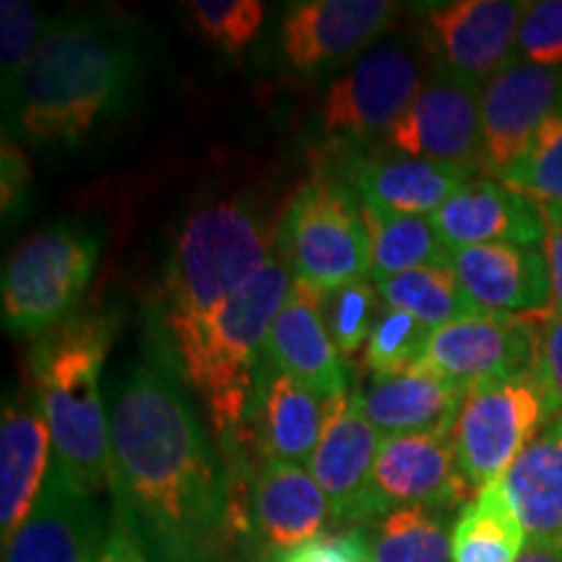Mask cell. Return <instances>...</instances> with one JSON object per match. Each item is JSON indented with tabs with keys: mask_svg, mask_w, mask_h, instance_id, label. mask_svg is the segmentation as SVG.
I'll list each match as a JSON object with an SVG mask.
<instances>
[{
	"mask_svg": "<svg viewBox=\"0 0 562 562\" xmlns=\"http://www.w3.org/2000/svg\"><path fill=\"white\" fill-rule=\"evenodd\" d=\"M544 216V261L550 271L552 311L562 315V203H539Z\"/></svg>",
	"mask_w": 562,
	"mask_h": 562,
	"instance_id": "obj_41",
	"label": "cell"
},
{
	"mask_svg": "<svg viewBox=\"0 0 562 562\" xmlns=\"http://www.w3.org/2000/svg\"><path fill=\"white\" fill-rule=\"evenodd\" d=\"M161 336L110 393L115 505L170 562L227 531L229 484Z\"/></svg>",
	"mask_w": 562,
	"mask_h": 562,
	"instance_id": "obj_1",
	"label": "cell"
},
{
	"mask_svg": "<svg viewBox=\"0 0 562 562\" xmlns=\"http://www.w3.org/2000/svg\"><path fill=\"white\" fill-rule=\"evenodd\" d=\"M560 406L537 364L521 375L476 385L467 393L453 427L459 469L474 497L508 472Z\"/></svg>",
	"mask_w": 562,
	"mask_h": 562,
	"instance_id": "obj_8",
	"label": "cell"
},
{
	"mask_svg": "<svg viewBox=\"0 0 562 562\" xmlns=\"http://www.w3.org/2000/svg\"><path fill=\"white\" fill-rule=\"evenodd\" d=\"M341 182L364 206L385 214H435L463 186L472 182V167L414 159L396 151H339Z\"/></svg>",
	"mask_w": 562,
	"mask_h": 562,
	"instance_id": "obj_17",
	"label": "cell"
},
{
	"mask_svg": "<svg viewBox=\"0 0 562 562\" xmlns=\"http://www.w3.org/2000/svg\"><path fill=\"white\" fill-rule=\"evenodd\" d=\"M402 3L391 0H297L279 24V58L300 79H318L362 58Z\"/></svg>",
	"mask_w": 562,
	"mask_h": 562,
	"instance_id": "obj_10",
	"label": "cell"
},
{
	"mask_svg": "<svg viewBox=\"0 0 562 562\" xmlns=\"http://www.w3.org/2000/svg\"><path fill=\"white\" fill-rule=\"evenodd\" d=\"M467 389L438 372L417 368L404 375L375 378L362 393L364 414L383 438L422 432H453Z\"/></svg>",
	"mask_w": 562,
	"mask_h": 562,
	"instance_id": "obj_25",
	"label": "cell"
},
{
	"mask_svg": "<svg viewBox=\"0 0 562 562\" xmlns=\"http://www.w3.org/2000/svg\"><path fill=\"white\" fill-rule=\"evenodd\" d=\"M368 562H448L451 560V510L409 505L360 526Z\"/></svg>",
	"mask_w": 562,
	"mask_h": 562,
	"instance_id": "obj_28",
	"label": "cell"
},
{
	"mask_svg": "<svg viewBox=\"0 0 562 562\" xmlns=\"http://www.w3.org/2000/svg\"><path fill=\"white\" fill-rule=\"evenodd\" d=\"M497 180L537 203H562V102L539 125L524 157Z\"/></svg>",
	"mask_w": 562,
	"mask_h": 562,
	"instance_id": "obj_31",
	"label": "cell"
},
{
	"mask_svg": "<svg viewBox=\"0 0 562 562\" xmlns=\"http://www.w3.org/2000/svg\"><path fill=\"white\" fill-rule=\"evenodd\" d=\"M425 55L406 42L370 47L328 83L318 108L323 144L336 151L368 149L409 110L427 81Z\"/></svg>",
	"mask_w": 562,
	"mask_h": 562,
	"instance_id": "obj_9",
	"label": "cell"
},
{
	"mask_svg": "<svg viewBox=\"0 0 562 562\" xmlns=\"http://www.w3.org/2000/svg\"><path fill=\"white\" fill-rule=\"evenodd\" d=\"M482 83L432 68L409 110L383 136L389 151L446 165H482Z\"/></svg>",
	"mask_w": 562,
	"mask_h": 562,
	"instance_id": "obj_12",
	"label": "cell"
},
{
	"mask_svg": "<svg viewBox=\"0 0 562 562\" xmlns=\"http://www.w3.org/2000/svg\"><path fill=\"white\" fill-rule=\"evenodd\" d=\"M526 3L448 0L422 5V42L435 68L487 83L516 58Z\"/></svg>",
	"mask_w": 562,
	"mask_h": 562,
	"instance_id": "obj_11",
	"label": "cell"
},
{
	"mask_svg": "<svg viewBox=\"0 0 562 562\" xmlns=\"http://www.w3.org/2000/svg\"><path fill=\"white\" fill-rule=\"evenodd\" d=\"M381 294L370 279H357L344 284L341 290L326 294L323 315H326L328 334L341 357H351L368 344L372 326H375V307Z\"/></svg>",
	"mask_w": 562,
	"mask_h": 562,
	"instance_id": "obj_34",
	"label": "cell"
},
{
	"mask_svg": "<svg viewBox=\"0 0 562 562\" xmlns=\"http://www.w3.org/2000/svg\"><path fill=\"white\" fill-rule=\"evenodd\" d=\"M256 533L273 554L315 542L336 524L326 492L302 463L263 461L250 492Z\"/></svg>",
	"mask_w": 562,
	"mask_h": 562,
	"instance_id": "obj_22",
	"label": "cell"
},
{
	"mask_svg": "<svg viewBox=\"0 0 562 562\" xmlns=\"http://www.w3.org/2000/svg\"><path fill=\"white\" fill-rule=\"evenodd\" d=\"M537 339V370L562 412V315L552 307L526 313Z\"/></svg>",
	"mask_w": 562,
	"mask_h": 562,
	"instance_id": "obj_37",
	"label": "cell"
},
{
	"mask_svg": "<svg viewBox=\"0 0 562 562\" xmlns=\"http://www.w3.org/2000/svg\"><path fill=\"white\" fill-rule=\"evenodd\" d=\"M277 252L294 279L323 294L370 279V240L357 195L331 178L305 182L281 216Z\"/></svg>",
	"mask_w": 562,
	"mask_h": 562,
	"instance_id": "obj_7",
	"label": "cell"
},
{
	"mask_svg": "<svg viewBox=\"0 0 562 562\" xmlns=\"http://www.w3.org/2000/svg\"><path fill=\"white\" fill-rule=\"evenodd\" d=\"M381 446L383 435L364 414L360 391L328 398L326 425L307 469L326 492L336 524L360 529L372 521V474Z\"/></svg>",
	"mask_w": 562,
	"mask_h": 562,
	"instance_id": "obj_13",
	"label": "cell"
},
{
	"mask_svg": "<svg viewBox=\"0 0 562 562\" xmlns=\"http://www.w3.org/2000/svg\"><path fill=\"white\" fill-rule=\"evenodd\" d=\"M45 21L26 0H3L0 3V74H3V100H9L16 81L37 50Z\"/></svg>",
	"mask_w": 562,
	"mask_h": 562,
	"instance_id": "obj_35",
	"label": "cell"
},
{
	"mask_svg": "<svg viewBox=\"0 0 562 562\" xmlns=\"http://www.w3.org/2000/svg\"><path fill=\"white\" fill-rule=\"evenodd\" d=\"M323 302H326V294L294 279L290 297L273 318L263 362L305 383L318 396L336 398L349 391L347 370L328 334Z\"/></svg>",
	"mask_w": 562,
	"mask_h": 562,
	"instance_id": "obj_20",
	"label": "cell"
},
{
	"mask_svg": "<svg viewBox=\"0 0 562 562\" xmlns=\"http://www.w3.org/2000/svg\"><path fill=\"white\" fill-rule=\"evenodd\" d=\"M170 562H250V558L240 550V544L235 542L232 533L222 531L216 533V537L206 539V542L180 552L178 558Z\"/></svg>",
	"mask_w": 562,
	"mask_h": 562,
	"instance_id": "obj_42",
	"label": "cell"
},
{
	"mask_svg": "<svg viewBox=\"0 0 562 562\" xmlns=\"http://www.w3.org/2000/svg\"><path fill=\"white\" fill-rule=\"evenodd\" d=\"M526 550V531L510 508L503 480L487 484L463 505L453 524V562H518Z\"/></svg>",
	"mask_w": 562,
	"mask_h": 562,
	"instance_id": "obj_29",
	"label": "cell"
},
{
	"mask_svg": "<svg viewBox=\"0 0 562 562\" xmlns=\"http://www.w3.org/2000/svg\"><path fill=\"white\" fill-rule=\"evenodd\" d=\"M30 161L19 149V140L3 133V216L19 214V209L26 203V191H30Z\"/></svg>",
	"mask_w": 562,
	"mask_h": 562,
	"instance_id": "obj_40",
	"label": "cell"
},
{
	"mask_svg": "<svg viewBox=\"0 0 562 562\" xmlns=\"http://www.w3.org/2000/svg\"><path fill=\"white\" fill-rule=\"evenodd\" d=\"M53 467V435L34 383L3 398L0 417V533L3 547L30 518Z\"/></svg>",
	"mask_w": 562,
	"mask_h": 562,
	"instance_id": "obj_19",
	"label": "cell"
},
{
	"mask_svg": "<svg viewBox=\"0 0 562 562\" xmlns=\"http://www.w3.org/2000/svg\"><path fill=\"white\" fill-rule=\"evenodd\" d=\"M277 252V235L245 199L211 201L180 224L161 273L159 334L193 326L224 305Z\"/></svg>",
	"mask_w": 562,
	"mask_h": 562,
	"instance_id": "obj_5",
	"label": "cell"
},
{
	"mask_svg": "<svg viewBox=\"0 0 562 562\" xmlns=\"http://www.w3.org/2000/svg\"><path fill=\"white\" fill-rule=\"evenodd\" d=\"M108 526L94 497L81 495L53 461L30 518L3 547V562H97Z\"/></svg>",
	"mask_w": 562,
	"mask_h": 562,
	"instance_id": "obj_18",
	"label": "cell"
},
{
	"mask_svg": "<svg viewBox=\"0 0 562 562\" xmlns=\"http://www.w3.org/2000/svg\"><path fill=\"white\" fill-rule=\"evenodd\" d=\"M537 364V339L526 315L482 313L435 328L422 368L461 389L505 381Z\"/></svg>",
	"mask_w": 562,
	"mask_h": 562,
	"instance_id": "obj_14",
	"label": "cell"
},
{
	"mask_svg": "<svg viewBox=\"0 0 562 562\" xmlns=\"http://www.w3.org/2000/svg\"><path fill=\"white\" fill-rule=\"evenodd\" d=\"M97 562H151V552L146 547L136 526L125 516L123 508H112L108 539H104L102 554Z\"/></svg>",
	"mask_w": 562,
	"mask_h": 562,
	"instance_id": "obj_39",
	"label": "cell"
},
{
	"mask_svg": "<svg viewBox=\"0 0 562 562\" xmlns=\"http://www.w3.org/2000/svg\"><path fill=\"white\" fill-rule=\"evenodd\" d=\"M474 492L456 459L453 432H422L383 438L372 474V521L409 505L453 510L469 505Z\"/></svg>",
	"mask_w": 562,
	"mask_h": 562,
	"instance_id": "obj_15",
	"label": "cell"
},
{
	"mask_svg": "<svg viewBox=\"0 0 562 562\" xmlns=\"http://www.w3.org/2000/svg\"><path fill=\"white\" fill-rule=\"evenodd\" d=\"M432 328L404 311H385L372 326L364 364L375 378L404 375L425 364Z\"/></svg>",
	"mask_w": 562,
	"mask_h": 562,
	"instance_id": "obj_32",
	"label": "cell"
},
{
	"mask_svg": "<svg viewBox=\"0 0 562 562\" xmlns=\"http://www.w3.org/2000/svg\"><path fill=\"white\" fill-rule=\"evenodd\" d=\"M273 562H368V544L360 529L336 537H321L315 542L281 552Z\"/></svg>",
	"mask_w": 562,
	"mask_h": 562,
	"instance_id": "obj_38",
	"label": "cell"
},
{
	"mask_svg": "<svg viewBox=\"0 0 562 562\" xmlns=\"http://www.w3.org/2000/svg\"><path fill=\"white\" fill-rule=\"evenodd\" d=\"M115 334V313H79L30 347L32 383L53 435V461L89 497L112 487L110 419L100 378Z\"/></svg>",
	"mask_w": 562,
	"mask_h": 562,
	"instance_id": "obj_3",
	"label": "cell"
},
{
	"mask_svg": "<svg viewBox=\"0 0 562 562\" xmlns=\"http://www.w3.org/2000/svg\"><path fill=\"white\" fill-rule=\"evenodd\" d=\"M102 240L89 224L58 222L34 232L5 258L0 284L3 328L37 336L74 315L97 269Z\"/></svg>",
	"mask_w": 562,
	"mask_h": 562,
	"instance_id": "obj_6",
	"label": "cell"
},
{
	"mask_svg": "<svg viewBox=\"0 0 562 562\" xmlns=\"http://www.w3.org/2000/svg\"><path fill=\"white\" fill-rule=\"evenodd\" d=\"M501 480L526 542L562 547V414L533 438Z\"/></svg>",
	"mask_w": 562,
	"mask_h": 562,
	"instance_id": "obj_26",
	"label": "cell"
},
{
	"mask_svg": "<svg viewBox=\"0 0 562 562\" xmlns=\"http://www.w3.org/2000/svg\"><path fill=\"white\" fill-rule=\"evenodd\" d=\"M328 398L261 362L252 391L248 422L258 435L263 461H286L307 467L326 425Z\"/></svg>",
	"mask_w": 562,
	"mask_h": 562,
	"instance_id": "obj_24",
	"label": "cell"
},
{
	"mask_svg": "<svg viewBox=\"0 0 562 562\" xmlns=\"http://www.w3.org/2000/svg\"><path fill=\"white\" fill-rule=\"evenodd\" d=\"M144 76L138 32L110 13L45 19L37 50L3 100L11 138L34 149H79L131 110Z\"/></svg>",
	"mask_w": 562,
	"mask_h": 562,
	"instance_id": "obj_2",
	"label": "cell"
},
{
	"mask_svg": "<svg viewBox=\"0 0 562 562\" xmlns=\"http://www.w3.org/2000/svg\"><path fill=\"white\" fill-rule=\"evenodd\" d=\"M294 277L279 252L206 318L175 334H159L182 383L206 404L220 435L237 432L248 422L263 349Z\"/></svg>",
	"mask_w": 562,
	"mask_h": 562,
	"instance_id": "obj_4",
	"label": "cell"
},
{
	"mask_svg": "<svg viewBox=\"0 0 562 562\" xmlns=\"http://www.w3.org/2000/svg\"><path fill=\"white\" fill-rule=\"evenodd\" d=\"M518 562H562V547L526 542V550L521 552Z\"/></svg>",
	"mask_w": 562,
	"mask_h": 562,
	"instance_id": "obj_43",
	"label": "cell"
},
{
	"mask_svg": "<svg viewBox=\"0 0 562 562\" xmlns=\"http://www.w3.org/2000/svg\"><path fill=\"white\" fill-rule=\"evenodd\" d=\"M516 58L544 68H562V0L526 3Z\"/></svg>",
	"mask_w": 562,
	"mask_h": 562,
	"instance_id": "obj_36",
	"label": "cell"
},
{
	"mask_svg": "<svg viewBox=\"0 0 562 562\" xmlns=\"http://www.w3.org/2000/svg\"><path fill=\"white\" fill-rule=\"evenodd\" d=\"M372 284L389 311L409 313L432 331L487 313L469 297L451 266H425Z\"/></svg>",
	"mask_w": 562,
	"mask_h": 562,
	"instance_id": "obj_30",
	"label": "cell"
},
{
	"mask_svg": "<svg viewBox=\"0 0 562 562\" xmlns=\"http://www.w3.org/2000/svg\"><path fill=\"white\" fill-rule=\"evenodd\" d=\"M451 269L469 297L487 313L526 315L552 305L542 248L503 243L451 248Z\"/></svg>",
	"mask_w": 562,
	"mask_h": 562,
	"instance_id": "obj_23",
	"label": "cell"
},
{
	"mask_svg": "<svg viewBox=\"0 0 562 562\" xmlns=\"http://www.w3.org/2000/svg\"><path fill=\"white\" fill-rule=\"evenodd\" d=\"M195 32L224 55H243L261 32L266 5L258 0H195L188 3Z\"/></svg>",
	"mask_w": 562,
	"mask_h": 562,
	"instance_id": "obj_33",
	"label": "cell"
},
{
	"mask_svg": "<svg viewBox=\"0 0 562 562\" xmlns=\"http://www.w3.org/2000/svg\"><path fill=\"white\" fill-rule=\"evenodd\" d=\"M562 102V68L513 58L482 89V172L501 178L510 170L544 117Z\"/></svg>",
	"mask_w": 562,
	"mask_h": 562,
	"instance_id": "obj_16",
	"label": "cell"
},
{
	"mask_svg": "<svg viewBox=\"0 0 562 562\" xmlns=\"http://www.w3.org/2000/svg\"><path fill=\"white\" fill-rule=\"evenodd\" d=\"M370 240V281H383L425 266H451V245L435 229L432 216L385 214L360 203Z\"/></svg>",
	"mask_w": 562,
	"mask_h": 562,
	"instance_id": "obj_27",
	"label": "cell"
},
{
	"mask_svg": "<svg viewBox=\"0 0 562 562\" xmlns=\"http://www.w3.org/2000/svg\"><path fill=\"white\" fill-rule=\"evenodd\" d=\"M432 224L451 248L492 243L518 248L544 245L542 206L495 178H474L463 186L435 211Z\"/></svg>",
	"mask_w": 562,
	"mask_h": 562,
	"instance_id": "obj_21",
	"label": "cell"
}]
</instances>
